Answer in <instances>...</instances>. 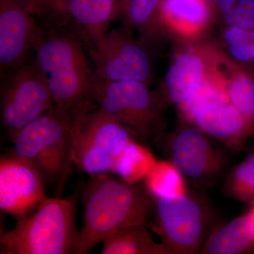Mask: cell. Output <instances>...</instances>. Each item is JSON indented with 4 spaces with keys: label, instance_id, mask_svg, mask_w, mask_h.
I'll return each instance as SVG.
<instances>
[{
    "label": "cell",
    "instance_id": "cell-1",
    "mask_svg": "<svg viewBox=\"0 0 254 254\" xmlns=\"http://www.w3.org/2000/svg\"><path fill=\"white\" fill-rule=\"evenodd\" d=\"M90 177L83 190L84 214L75 254L89 253L118 229L148 226L154 209V198L137 182L108 174Z\"/></svg>",
    "mask_w": 254,
    "mask_h": 254
},
{
    "label": "cell",
    "instance_id": "cell-2",
    "mask_svg": "<svg viewBox=\"0 0 254 254\" xmlns=\"http://www.w3.org/2000/svg\"><path fill=\"white\" fill-rule=\"evenodd\" d=\"M33 49L46 73L55 106L73 125L91 109L93 71L81 42L66 32L41 29Z\"/></svg>",
    "mask_w": 254,
    "mask_h": 254
},
{
    "label": "cell",
    "instance_id": "cell-3",
    "mask_svg": "<svg viewBox=\"0 0 254 254\" xmlns=\"http://www.w3.org/2000/svg\"><path fill=\"white\" fill-rule=\"evenodd\" d=\"M76 196L47 198L0 236L1 254H71L78 232Z\"/></svg>",
    "mask_w": 254,
    "mask_h": 254
},
{
    "label": "cell",
    "instance_id": "cell-4",
    "mask_svg": "<svg viewBox=\"0 0 254 254\" xmlns=\"http://www.w3.org/2000/svg\"><path fill=\"white\" fill-rule=\"evenodd\" d=\"M92 98L138 141L154 142L166 129V108L144 83L105 81L93 73Z\"/></svg>",
    "mask_w": 254,
    "mask_h": 254
},
{
    "label": "cell",
    "instance_id": "cell-5",
    "mask_svg": "<svg viewBox=\"0 0 254 254\" xmlns=\"http://www.w3.org/2000/svg\"><path fill=\"white\" fill-rule=\"evenodd\" d=\"M72 126L70 119L53 107L18 132L11 152L33 164L45 183L54 182L71 161Z\"/></svg>",
    "mask_w": 254,
    "mask_h": 254
},
{
    "label": "cell",
    "instance_id": "cell-6",
    "mask_svg": "<svg viewBox=\"0 0 254 254\" xmlns=\"http://www.w3.org/2000/svg\"><path fill=\"white\" fill-rule=\"evenodd\" d=\"M154 198V230L173 254L201 252L211 232L210 208L189 193Z\"/></svg>",
    "mask_w": 254,
    "mask_h": 254
},
{
    "label": "cell",
    "instance_id": "cell-7",
    "mask_svg": "<svg viewBox=\"0 0 254 254\" xmlns=\"http://www.w3.org/2000/svg\"><path fill=\"white\" fill-rule=\"evenodd\" d=\"M198 127L183 123L176 131L164 132L154 143L163 145L184 178L200 189L215 187L226 172V153Z\"/></svg>",
    "mask_w": 254,
    "mask_h": 254
},
{
    "label": "cell",
    "instance_id": "cell-8",
    "mask_svg": "<svg viewBox=\"0 0 254 254\" xmlns=\"http://www.w3.org/2000/svg\"><path fill=\"white\" fill-rule=\"evenodd\" d=\"M173 44L170 66L155 92L165 108L175 105L179 111L203 83L216 77L220 48L212 38Z\"/></svg>",
    "mask_w": 254,
    "mask_h": 254
},
{
    "label": "cell",
    "instance_id": "cell-9",
    "mask_svg": "<svg viewBox=\"0 0 254 254\" xmlns=\"http://www.w3.org/2000/svg\"><path fill=\"white\" fill-rule=\"evenodd\" d=\"M1 122L11 141L23 127L55 107L46 73L36 60L1 74Z\"/></svg>",
    "mask_w": 254,
    "mask_h": 254
},
{
    "label": "cell",
    "instance_id": "cell-10",
    "mask_svg": "<svg viewBox=\"0 0 254 254\" xmlns=\"http://www.w3.org/2000/svg\"><path fill=\"white\" fill-rule=\"evenodd\" d=\"M153 48L126 28L108 31L89 46L93 74L105 81H139L150 86L155 76Z\"/></svg>",
    "mask_w": 254,
    "mask_h": 254
},
{
    "label": "cell",
    "instance_id": "cell-11",
    "mask_svg": "<svg viewBox=\"0 0 254 254\" xmlns=\"http://www.w3.org/2000/svg\"><path fill=\"white\" fill-rule=\"evenodd\" d=\"M38 169L14 153L0 159V208L16 220L34 212L48 198Z\"/></svg>",
    "mask_w": 254,
    "mask_h": 254
},
{
    "label": "cell",
    "instance_id": "cell-12",
    "mask_svg": "<svg viewBox=\"0 0 254 254\" xmlns=\"http://www.w3.org/2000/svg\"><path fill=\"white\" fill-rule=\"evenodd\" d=\"M158 26L164 41L173 43L211 38L215 26L212 0H163Z\"/></svg>",
    "mask_w": 254,
    "mask_h": 254
},
{
    "label": "cell",
    "instance_id": "cell-13",
    "mask_svg": "<svg viewBox=\"0 0 254 254\" xmlns=\"http://www.w3.org/2000/svg\"><path fill=\"white\" fill-rule=\"evenodd\" d=\"M23 0H0V64L1 74L26 62L41 28Z\"/></svg>",
    "mask_w": 254,
    "mask_h": 254
},
{
    "label": "cell",
    "instance_id": "cell-14",
    "mask_svg": "<svg viewBox=\"0 0 254 254\" xmlns=\"http://www.w3.org/2000/svg\"><path fill=\"white\" fill-rule=\"evenodd\" d=\"M187 123L235 151L242 150L254 134L253 126L228 99L205 103L193 112Z\"/></svg>",
    "mask_w": 254,
    "mask_h": 254
},
{
    "label": "cell",
    "instance_id": "cell-15",
    "mask_svg": "<svg viewBox=\"0 0 254 254\" xmlns=\"http://www.w3.org/2000/svg\"><path fill=\"white\" fill-rule=\"evenodd\" d=\"M71 132L95 149L111 157L116 163L115 173L120 160L135 142L126 127L99 107L94 110L92 108L73 124Z\"/></svg>",
    "mask_w": 254,
    "mask_h": 254
},
{
    "label": "cell",
    "instance_id": "cell-16",
    "mask_svg": "<svg viewBox=\"0 0 254 254\" xmlns=\"http://www.w3.org/2000/svg\"><path fill=\"white\" fill-rule=\"evenodd\" d=\"M217 76L229 101L254 128V77L220 48Z\"/></svg>",
    "mask_w": 254,
    "mask_h": 254
},
{
    "label": "cell",
    "instance_id": "cell-17",
    "mask_svg": "<svg viewBox=\"0 0 254 254\" xmlns=\"http://www.w3.org/2000/svg\"><path fill=\"white\" fill-rule=\"evenodd\" d=\"M66 14L82 28L91 46L108 32L119 14L118 0H68Z\"/></svg>",
    "mask_w": 254,
    "mask_h": 254
},
{
    "label": "cell",
    "instance_id": "cell-18",
    "mask_svg": "<svg viewBox=\"0 0 254 254\" xmlns=\"http://www.w3.org/2000/svg\"><path fill=\"white\" fill-rule=\"evenodd\" d=\"M254 251V235L248 213L211 232L200 254H240Z\"/></svg>",
    "mask_w": 254,
    "mask_h": 254
},
{
    "label": "cell",
    "instance_id": "cell-19",
    "mask_svg": "<svg viewBox=\"0 0 254 254\" xmlns=\"http://www.w3.org/2000/svg\"><path fill=\"white\" fill-rule=\"evenodd\" d=\"M102 254H172L163 243H158L146 225L118 229L103 240Z\"/></svg>",
    "mask_w": 254,
    "mask_h": 254
},
{
    "label": "cell",
    "instance_id": "cell-20",
    "mask_svg": "<svg viewBox=\"0 0 254 254\" xmlns=\"http://www.w3.org/2000/svg\"><path fill=\"white\" fill-rule=\"evenodd\" d=\"M163 0H131L123 16L125 27L136 30L140 39L155 47L164 39L158 26V14Z\"/></svg>",
    "mask_w": 254,
    "mask_h": 254
},
{
    "label": "cell",
    "instance_id": "cell-21",
    "mask_svg": "<svg viewBox=\"0 0 254 254\" xmlns=\"http://www.w3.org/2000/svg\"><path fill=\"white\" fill-rule=\"evenodd\" d=\"M215 39L224 53L239 64L247 66L254 63V30L218 26Z\"/></svg>",
    "mask_w": 254,
    "mask_h": 254
},
{
    "label": "cell",
    "instance_id": "cell-22",
    "mask_svg": "<svg viewBox=\"0 0 254 254\" xmlns=\"http://www.w3.org/2000/svg\"><path fill=\"white\" fill-rule=\"evenodd\" d=\"M222 190L228 198L254 206V150L232 169Z\"/></svg>",
    "mask_w": 254,
    "mask_h": 254
},
{
    "label": "cell",
    "instance_id": "cell-23",
    "mask_svg": "<svg viewBox=\"0 0 254 254\" xmlns=\"http://www.w3.org/2000/svg\"><path fill=\"white\" fill-rule=\"evenodd\" d=\"M143 179L145 189L153 198L187 191L185 178L171 162H156Z\"/></svg>",
    "mask_w": 254,
    "mask_h": 254
},
{
    "label": "cell",
    "instance_id": "cell-24",
    "mask_svg": "<svg viewBox=\"0 0 254 254\" xmlns=\"http://www.w3.org/2000/svg\"><path fill=\"white\" fill-rule=\"evenodd\" d=\"M216 26L254 30V0H212Z\"/></svg>",
    "mask_w": 254,
    "mask_h": 254
},
{
    "label": "cell",
    "instance_id": "cell-25",
    "mask_svg": "<svg viewBox=\"0 0 254 254\" xmlns=\"http://www.w3.org/2000/svg\"><path fill=\"white\" fill-rule=\"evenodd\" d=\"M156 162L149 150L135 141L120 160L116 174L127 181L138 182L144 178Z\"/></svg>",
    "mask_w": 254,
    "mask_h": 254
},
{
    "label": "cell",
    "instance_id": "cell-26",
    "mask_svg": "<svg viewBox=\"0 0 254 254\" xmlns=\"http://www.w3.org/2000/svg\"><path fill=\"white\" fill-rule=\"evenodd\" d=\"M68 0H41L42 11L46 10L58 20L66 18V8Z\"/></svg>",
    "mask_w": 254,
    "mask_h": 254
},
{
    "label": "cell",
    "instance_id": "cell-27",
    "mask_svg": "<svg viewBox=\"0 0 254 254\" xmlns=\"http://www.w3.org/2000/svg\"><path fill=\"white\" fill-rule=\"evenodd\" d=\"M23 1L32 14H38L42 12L41 0H23Z\"/></svg>",
    "mask_w": 254,
    "mask_h": 254
},
{
    "label": "cell",
    "instance_id": "cell-28",
    "mask_svg": "<svg viewBox=\"0 0 254 254\" xmlns=\"http://www.w3.org/2000/svg\"><path fill=\"white\" fill-rule=\"evenodd\" d=\"M131 0H118L119 14L125 16Z\"/></svg>",
    "mask_w": 254,
    "mask_h": 254
},
{
    "label": "cell",
    "instance_id": "cell-29",
    "mask_svg": "<svg viewBox=\"0 0 254 254\" xmlns=\"http://www.w3.org/2000/svg\"><path fill=\"white\" fill-rule=\"evenodd\" d=\"M248 215L250 217L251 226H252L254 235V206H252V209L248 212Z\"/></svg>",
    "mask_w": 254,
    "mask_h": 254
},
{
    "label": "cell",
    "instance_id": "cell-30",
    "mask_svg": "<svg viewBox=\"0 0 254 254\" xmlns=\"http://www.w3.org/2000/svg\"><path fill=\"white\" fill-rule=\"evenodd\" d=\"M244 67H245L248 71H250V72L253 75L254 77V63L248 65V66H244Z\"/></svg>",
    "mask_w": 254,
    "mask_h": 254
}]
</instances>
